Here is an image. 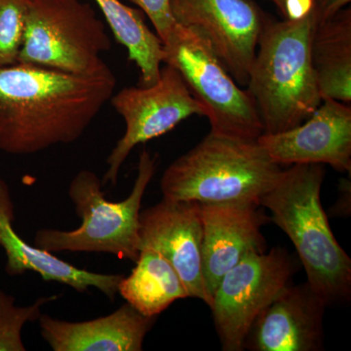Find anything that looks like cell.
I'll list each match as a JSON object with an SVG mask.
<instances>
[{
    "label": "cell",
    "instance_id": "cell-17",
    "mask_svg": "<svg viewBox=\"0 0 351 351\" xmlns=\"http://www.w3.org/2000/svg\"><path fill=\"white\" fill-rule=\"evenodd\" d=\"M311 62L321 98L351 103V10L315 25Z\"/></svg>",
    "mask_w": 351,
    "mask_h": 351
},
{
    "label": "cell",
    "instance_id": "cell-12",
    "mask_svg": "<svg viewBox=\"0 0 351 351\" xmlns=\"http://www.w3.org/2000/svg\"><path fill=\"white\" fill-rule=\"evenodd\" d=\"M257 142L279 165L328 164L350 175V104L323 99L301 125L280 133H263Z\"/></svg>",
    "mask_w": 351,
    "mask_h": 351
},
{
    "label": "cell",
    "instance_id": "cell-24",
    "mask_svg": "<svg viewBox=\"0 0 351 351\" xmlns=\"http://www.w3.org/2000/svg\"><path fill=\"white\" fill-rule=\"evenodd\" d=\"M314 0H284L286 19L300 21L304 19L313 11Z\"/></svg>",
    "mask_w": 351,
    "mask_h": 351
},
{
    "label": "cell",
    "instance_id": "cell-2",
    "mask_svg": "<svg viewBox=\"0 0 351 351\" xmlns=\"http://www.w3.org/2000/svg\"><path fill=\"white\" fill-rule=\"evenodd\" d=\"M322 164H295L282 171L260 205L294 244L311 287L327 306L351 298V260L337 241L321 204Z\"/></svg>",
    "mask_w": 351,
    "mask_h": 351
},
{
    "label": "cell",
    "instance_id": "cell-13",
    "mask_svg": "<svg viewBox=\"0 0 351 351\" xmlns=\"http://www.w3.org/2000/svg\"><path fill=\"white\" fill-rule=\"evenodd\" d=\"M261 207L251 202L199 203L203 274L212 301L228 270L246 256L267 250L262 228L271 219Z\"/></svg>",
    "mask_w": 351,
    "mask_h": 351
},
{
    "label": "cell",
    "instance_id": "cell-3",
    "mask_svg": "<svg viewBox=\"0 0 351 351\" xmlns=\"http://www.w3.org/2000/svg\"><path fill=\"white\" fill-rule=\"evenodd\" d=\"M314 27L313 12L300 21L265 20L246 85L265 134L301 125L322 103L311 62Z\"/></svg>",
    "mask_w": 351,
    "mask_h": 351
},
{
    "label": "cell",
    "instance_id": "cell-19",
    "mask_svg": "<svg viewBox=\"0 0 351 351\" xmlns=\"http://www.w3.org/2000/svg\"><path fill=\"white\" fill-rule=\"evenodd\" d=\"M117 43L140 71L141 86H151L160 75L162 41L145 24L144 13L120 0H94Z\"/></svg>",
    "mask_w": 351,
    "mask_h": 351
},
{
    "label": "cell",
    "instance_id": "cell-8",
    "mask_svg": "<svg viewBox=\"0 0 351 351\" xmlns=\"http://www.w3.org/2000/svg\"><path fill=\"white\" fill-rule=\"evenodd\" d=\"M297 271L295 261L282 247L242 258L219 281L211 308L223 351L243 350L247 332Z\"/></svg>",
    "mask_w": 351,
    "mask_h": 351
},
{
    "label": "cell",
    "instance_id": "cell-18",
    "mask_svg": "<svg viewBox=\"0 0 351 351\" xmlns=\"http://www.w3.org/2000/svg\"><path fill=\"white\" fill-rule=\"evenodd\" d=\"M119 294L147 317H157L173 302L189 298L173 265L147 247L141 249L130 276L120 281Z\"/></svg>",
    "mask_w": 351,
    "mask_h": 351
},
{
    "label": "cell",
    "instance_id": "cell-21",
    "mask_svg": "<svg viewBox=\"0 0 351 351\" xmlns=\"http://www.w3.org/2000/svg\"><path fill=\"white\" fill-rule=\"evenodd\" d=\"M25 13V0H0V66L18 63Z\"/></svg>",
    "mask_w": 351,
    "mask_h": 351
},
{
    "label": "cell",
    "instance_id": "cell-6",
    "mask_svg": "<svg viewBox=\"0 0 351 351\" xmlns=\"http://www.w3.org/2000/svg\"><path fill=\"white\" fill-rule=\"evenodd\" d=\"M107 24L82 0H25V27L18 63L91 75L108 64L112 49Z\"/></svg>",
    "mask_w": 351,
    "mask_h": 351
},
{
    "label": "cell",
    "instance_id": "cell-11",
    "mask_svg": "<svg viewBox=\"0 0 351 351\" xmlns=\"http://www.w3.org/2000/svg\"><path fill=\"white\" fill-rule=\"evenodd\" d=\"M141 249H154L173 265L189 298L211 306L202 267L199 203L163 197L140 213Z\"/></svg>",
    "mask_w": 351,
    "mask_h": 351
},
{
    "label": "cell",
    "instance_id": "cell-25",
    "mask_svg": "<svg viewBox=\"0 0 351 351\" xmlns=\"http://www.w3.org/2000/svg\"><path fill=\"white\" fill-rule=\"evenodd\" d=\"M272 3L274 4L278 8V10L282 13L284 17H285V10H284V0H271Z\"/></svg>",
    "mask_w": 351,
    "mask_h": 351
},
{
    "label": "cell",
    "instance_id": "cell-4",
    "mask_svg": "<svg viewBox=\"0 0 351 351\" xmlns=\"http://www.w3.org/2000/svg\"><path fill=\"white\" fill-rule=\"evenodd\" d=\"M257 140L210 132L176 159L160 181L163 197L198 203L251 202L271 189L282 174Z\"/></svg>",
    "mask_w": 351,
    "mask_h": 351
},
{
    "label": "cell",
    "instance_id": "cell-22",
    "mask_svg": "<svg viewBox=\"0 0 351 351\" xmlns=\"http://www.w3.org/2000/svg\"><path fill=\"white\" fill-rule=\"evenodd\" d=\"M137 5L151 20L154 31L163 44L169 40L177 23L171 11V0H128Z\"/></svg>",
    "mask_w": 351,
    "mask_h": 351
},
{
    "label": "cell",
    "instance_id": "cell-20",
    "mask_svg": "<svg viewBox=\"0 0 351 351\" xmlns=\"http://www.w3.org/2000/svg\"><path fill=\"white\" fill-rule=\"evenodd\" d=\"M58 299L59 295L41 297L29 306H18L13 295L0 290V351L27 350L23 343V328L27 323L38 321L43 306Z\"/></svg>",
    "mask_w": 351,
    "mask_h": 351
},
{
    "label": "cell",
    "instance_id": "cell-10",
    "mask_svg": "<svg viewBox=\"0 0 351 351\" xmlns=\"http://www.w3.org/2000/svg\"><path fill=\"white\" fill-rule=\"evenodd\" d=\"M177 24L202 32L221 64L246 87L267 15L253 0H171Z\"/></svg>",
    "mask_w": 351,
    "mask_h": 351
},
{
    "label": "cell",
    "instance_id": "cell-15",
    "mask_svg": "<svg viewBox=\"0 0 351 351\" xmlns=\"http://www.w3.org/2000/svg\"><path fill=\"white\" fill-rule=\"evenodd\" d=\"M14 207L10 188L0 179V248L5 253V271L8 276H19L25 272L34 271L43 280L69 286L80 294L95 288L110 301H114L123 274H98L80 269L51 252L27 243L14 228Z\"/></svg>",
    "mask_w": 351,
    "mask_h": 351
},
{
    "label": "cell",
    "instance_id": "cell-14",
    "mask_svg": "<svg viewBox=\"0 0 351 351\" xmlns=\"http://www.w3.org/2000/svg\"><path fill=\"white\" fill-rule=\"evenodd\" d=\"M326 307L308 283L289 284L254 321L243 350H324Z\"/></svg>",
    "mask_w": 351,
    "mask_h": 351
},
{
    "label": "cell",
    "instance_id": "cell-16",
    "mask_svg": "<svg viewBox=\"0 0 351 351\" xmlns=\"http://www.w3.org/2000/svg\"><path fill=\"white\" fill-rule=\"evenodd\" d=\"M156 317H147L128 302L107 316L82 322L38 318L44 341L54 351H141Z\"/></svg>",
    "mask_w": 351,
    "mask_h": 351
},
{
    "label": "cell",
    "instance_id": "cell-5",
    "mask_svg": "<svg viewBox=\"0 0 351 351\" xmlns=\"http://www.w3.org/2000/svg\"><path fill=\"white\" fill-rule=\"evenodd\" d=\"M156 156L143 149L131 193L119 202L108 200L98 175L90 170L78 172L69 184V196L82 219L80 228H41L34 235V245L51 253L110 254L137 262L141 251V208L147 186L156 174Z\"/></svg>",
    "mask_w": 351,
    "mask_h": 351
},
{
    "label": "cell",
    "instance_id": "cell-1",
    "mask_svg": "<svg viewBox=\"0 0 351 351\" xmlns=\"http://www.w3.org/2000/svg\"><path fill=\"white\" fill-rule=\"evenodd\" d=\"M115 86L108 66L91 75L21 63L0 66V152L29 156L73 144Z\"/></svg>",
    "mask_w": 351,
    "mask_h": 351
},
{
    "label": "cell",
    "instance_id": "cell-23",
    "mask_svg": "<svg viewBox=\"0 0 351 351\" xmlns=\"http://www.w3.org/2000/svg\"><path fill=\"white\" fill-rule=\"evenodd\" d=\"M350 1L351 0H314L311 12L313 14L315 25L331 19L341 9L350 4Z\"/></svg>",
    "mask_w": 351,
    "mask_h": 351
},
{
    "label": "cell",
    "instance_id": "cell-9",
    "mask_svg": "<svg viewBox=\"0 0 351 351\" xmlns=\"http://www.w3.org/2000/svg\"><path fill=\"white\" fill-rule=\"evenodd\" d=\"M110 101L123 119L125 132L108 156L103 186H117L119 171L134 147L168 133L193 115L204 117V110L191 95L181 73L166 64L161 66L154 84L124 87L112 94Z\"/></svg>",
    "mask_w": 351,
    "mask_h": 351
},
{
    "label": "cell",
    "instance_id": "cell-7",
    "mask_svg": "<svg viewBox=\"0 0 351 351\" xmlns=\"http://www.w3.org/2000/svg\"><path fill=\"white\" fill-rule=\"evenodd\" d=\"M163 48V64L181 73L209 119L211 132L250 141L265 133L251 95L228 73L202 32L177 24Z\"/></svg>",
    "mask_w": 351,
    "mask_h": 351
}]
</instances>
